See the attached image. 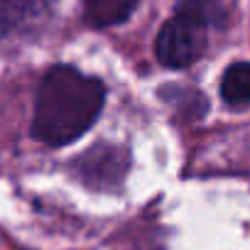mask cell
I'll return each mask as SVG.
<instances>
[{"label": "cell", "mask_w": 250, "mask_h": 250, "mask_svg": "<svg viewBox=\"0 0 250 250\" xmlns=\"http://www.w3.org/2000/svg\"><path fill=\"white\" fill-rule=\"evenodd\" d=\"M57 8V0H0V42L32 32Z\"/></svg>", "instance_id": "3"}, {"label": "cell", "mask_w": 250, "mask_h": 250, "mask_svg": "<svg viewBox=\"0 0 250 250\" xmlns=\"http://www.w3.org/2000/svg\"><path fill=\"white\" fill-rule=\"evenodd\" d=\"M135 5L138 0H83L86 18L96 27H110L125 22L135 10Z\"/></svg>", "instance_id": "4"}, {"label": "cell", "mask_w": 250, "mask_h": 250, "mask_svg": "<svg viewBox=\"0 0 250 250\" xmlns=\"http://www.w3.org/2000/svg\"><path fill=\"white\" fill-rule=\"evenodd\" d=\"M128 152L115 145H96L79 157L76 172L93 189H115L128 174Z\"/></svg>", "instance_id": "2"}, {"label": "cell", "mask_w": 250, "mask_h": 250, "mask_svg": "<svg viewBox=\"0 0 250 250\" xmlns=\"http://www.w3.org/2000/svg\"><path fill=\"white\" fill-rule=\"evenodd\" d=\"M221 96L228 105H250V62H235L223 71Z\"/></svg>", "instance_id": "5"}, {"label": "cell", "mask_w": 250, "mask_h": 250, "mask_svg": "<svg viewBox=\"0 0 250 250\" xmlns=\"http://www.w3.org/2000/svg\"><path fill=\"white\" fill-rule=\"evenodd\" d=\"M105 101L98 79L71 66H54L40 83L32 118L35 140L62 147L81 138L96 123Z\"/></svg>", "instance_id": "1"}]
</instances>
